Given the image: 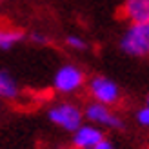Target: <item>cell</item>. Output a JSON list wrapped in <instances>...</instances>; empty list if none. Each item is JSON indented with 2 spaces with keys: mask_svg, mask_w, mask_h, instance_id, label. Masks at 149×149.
<instances>
[{
  "mask_svg": "<svg viewBox=\"0 0 149 149\" xmlns=\"http://www.w3.org/2000/svg\"><path fill=\"white\" fill-rule=\"evenodd\" d=\"M118 47L124 55L133 58L149 56V22L129 24L118 40Z\"/></svg>",
  "mask_w": 149,
  "mask_h": 149,
  "instance_id": "obj_1",
  "label": "cell"
},
{
  "mask_svg": "<svg viewBox=\"0 0 149 149\" xmlns=\"http://www.w3.org/2000/svg\"><path fill=\"white\" fill-rule=\"evenodd\" d=\"M47 118L62 131L73 133L84 124V107L73 100H58L47 109Z\"/></svg>",
  "mask_w": 149,
  "mask_h": 149,
  "instance_id": "obj_2",
  "label": "cell"
},
{
  "mask_svg": "<svg viewBox=\"0 0 149 149\" xmlns=\"http://www.w3.org/2000/svg\"><path fill=\"white\" fill-rule=\"evenodd\" d=\"M86 89L91 102L102 104L107 107H115L122 102V89L113 78L106 74H95L86 82Z\"/></svg>",
  "mask_w": 149,
  "mask_h": 149,
  "instance_id": "obj_3",
  "label": "cell"
},
{
  "mask_svg": "<svg viewBox=\"0 0 149 149\" xmlns=\"http://www.w3.org/2000/svg\"><path fill=\"white\" fill-rule=\"evenodd\" d=\"M86 73L77 64H64L53 74V89L62 96H71L86 87Z\"/></svg>",
  "mask_w": 149,
  "mask_h": 149,
  "instance_id": "obj_4",
  "label": "cell"
},
{
  "mask_svg": "<svg viewBox=\"0 0 149 149\" xmlns=\"http://www.w3.org/2000/svg\"><path fill=\"white\" fill-rule=\"evenodd\" d=\"M84 120H87V124L100 127L102 131L104 129H109V131L124 129V120L115 111V107H107L96 102H89L84 107Z\"/></svg>",
  "mask_w": 149,
  "mask_h": 149,
  "instance_id": "obj_5",
  "label": "cell"
},
{
  "mask_svg": "<svg viewBox=\"0 0 149 149\" xmlns=\"http://www.w3.org/2000/svg\"><path fill=\"white\" fill-rule=\"evenodd\" d=\"M104 138H106V135H104V131L100 127L84 122L78 129H74L71 133V146L73 149H93Z\"/></svg>",
  "mask_w": 149,
  "mask_h": 149,
  "instance_id": "obj_6",
  "label": "cell"
},
{
  "mask_svg": "<svg viewBox=\"0 0 149 149\" xmlns=\"http://www.w3.org/2000/svg\"><path fill=\"white\" fill-rule=\"evenodd\" d=\"M122 13L129 20V24L149 22V0H125L122 6Z\"/></svg>",
  "mask_w": 149,
  "mask_h": 149,
  "instance_id": "obj_7",
  "label": "cell"
},
{
  "mask_svg": "<svg viewBox=\"0 0 149 149\" xmlns=\"http://www.w3.org/2000/svg\"><path fill=\"white\" fill-rule=\"evenodd\" d=\"M20 96V86L7 71L0 69V100H17Z\"/></svg>",
  "mask_w": 149,
  "mask_h": 149,
  "instance_id": "obj_8",
  "label": "cell"
},
{
  "mask_svg": "<svg viewBox=\"0 0 149 149\" xmlns=\"http://www.w3.org/2000/svg\"><path fill=\"white\" fill-rule=\"evenodd\" d=\"M24 40V33L17 27L0 26V51H9Z\"/></svg>",
  "mask_w": 149,
  "mask_h": 149,
  "instance_id": "obj_9",
  "label": "cell"
},
{
  "mask_svg": "<svg viewBox=\"0 0 149 149\" xmlns=\"http://www.w3.org/2000/svg\"><path fill=\"white\" fill-rule=\"evenodd\" d=\"M65 46L73 51H87L89 49V44L84 36L80 35H68L65 36Z\"/></svg>",
  "mask_w": 149,
  "mask_h": 149,
  "instance_id": "obj_10",
  "label": "cell"
},
{
  "mask_svg": "<svg viewBox=\"0 0 149 149\" xmlns=\"http://www.w3.org/2000/svg\"><path fill=\"white\" fill-rule=\"evenodd\" d=\"M135 120H136L138 125H142V127L149 129V106H147V104H144V106L136 111Z\"/></svg>",
  "mask_w": 149,
  "mask_h": 149,
  "instance_id": "obj_11",
  "label": "cell"
},
{
  "mask_svg": "<svg viewBox=\"0 0 149 149\" xmlns=\"http://www.w3.org/2000/svg\"><path fill=\"white\" fill-rule=\"evenodd\" d=\"M93 149H116V146L111 142V140H107V138H104L102 142L96 146V147H93Z\"/></svg>",
  "mask_w": 149,
  "mask_h": 149,
  "instance_id": "obj_12",
  "label": "cell"
},
{
  "mask_svg": "<svg viewBox=\"0 0 149 149\" xmlns=\"http://www.w3.org/2000/svg\"><path fill=\"white\" fill-rule=\"evenodd\" d=\"M31 40H33L35 44H47V36L42 35V33H33V35H31Z\"/></svg>",
  "mask_w": 149,
  "mask_h": 149,
  "instance_id": "obj_13",
  "label": "cell"
},
{
  "mask_svg": "<svg viewBox=\"0 0 149 149\" xmlns=\"http://www.w3.org/2000/svg\"><path fill=\"white\" fill-rule=\"evenodd\" d=\"M146 104H147V106H149V95H147V98H146Z\"/></svg>",
  "mask_w": 149,
  "mask_h": 149,
  "instance_id": "obj_14",
  "label": "cell"
}]
</instances>
